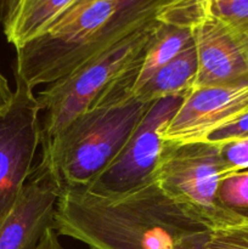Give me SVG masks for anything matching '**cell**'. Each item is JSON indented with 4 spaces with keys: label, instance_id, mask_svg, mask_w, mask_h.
Instances as JSON below:
<instances>
[{
    "label": "cell",
    "instance_id": "cell-1",
    "mask_svg": "<svg viewBox=\"0 0 248 249\" xmlns=\"http://www.w3.org/2000/svg\"><path fill=\"white\" fill-rule=\"evenodd\" d=\"M53 228L90 249H207L212 231L169 198L153 177L123 194L65 187Z\"/></svg>",
    "mask_w": 248,
    "mask_h": 249
},
{
    "label": "cell",
    "instance_id": "cell-2",
    "mask_svg": "<svg viewBox=\"0 0 248 249\" xmlns=\"http://www.w3.org/2000/svg\"><path fill=\"white\" fill-rule=\"evenodd\" d=\"M138 75L133 71L117 80L41 150L40 162L50 168L62 189L92 184L143 121L153 102L133 95Z\"/></svg>",
    "mask_w": 248,
    "mask_h": 249
},
{
    "label": "cell",
    "instance_id": "cell-3",
    "mask_svg": "<svg viewBox=\"0 0 248 249\" xmlns=\"http://www.w3.org/2000/svg\"><path fill=\"white\" fill-rule=\"evenodd\" d=\"M119 12V0H78L33 40L16 49L15 78L34 89L67 77L125 38L117 26Z\"/></svg>",
    "mask_w": 248,
    "mask_h": 249
},
{
    "label": "cell",
    "instance_id": "cell-4",
    "mask_svg": "<svg viewBox=\"0 0 248 249\" xmlns=\"http://www.w3.org/2000/svg\"><path fill=\"white\" fill-rule=\"evenodd\" d=\"M157 21L129 34L67 77L35 94L40 106L41 150L119 78L141 67Z\"/></svg>",
    "mask_w": 248,
    "mask_h": 249
},
{
    "label": "cell",
    "instance_id": "cell-5",
    "mask_svg": "<svg viewBox=\"0 0 248 249\" xmlns=\"http://www.w3.org/2000/svg\"><path fill=\"white\" fill-rule=\"evenodd\" d=\"M152 177L169 198L212 230L235 225L218 202L219 184L225 177L218 143L163 141Z\"/></svg>",
    "mask_w": 248,
    "mask_h": 249
},
{
    "label": "cell",
    "instance_id": "cell-6",
    "mask_svg": "<svg viewBox=\"0 0 248 249\" xmlns=\"http://www.w3.org/2000/svg\"><path fill=\"white\" fill-rule=\"evenodd\" d=\"M15 82L11 101L0 111V220L33 172L41 142L40 106L34 89L18 78Z\"/></svg>",
    "mask_w": 248,
    "mask_h": 249
},
{
    "label": "cell",
    "instance_id": "cell-7",
    "mask_svg": "<svg viewBox=\"0 0 248 249\" xmlns=\"http://www.w3.org/2000/svg\"><path fill=\"white\" fill-rule=\"evenodd\" d=\"M184 97H165L152 104L118 157L87 189L97 194H123L152 178L163 147L162 131Z\"/></svg>",
    "mask_w": 248,
    "mask_h": 249
},
{
    "label": "cell",
    "instance_id": "cell-8",
    "mask_svg": "<svg viewBox=\"0 0 248 249\" xmlns=\"http://www.w3.org/2000/svg\"><path fill=\"white\" fill-rule=\"evenodd\" d=\"M248 113V85L194 89L162 131L165 142H202Z\"/></svg>",
    "mask_w": 248,
    "mask_h": 249
},
{
    "label": "cell",
    "instance_id": "cell-9",
    "mask_svg": "<svg viewBox=\"0 0 248 249\" xmlns=\"http://www.w3.org/2000/svg\"><path fill=\"white\" fill-rule=\"evenodd\" d=\"M62 187L39 160L9 213L0 220V249H35L53 226Z\"/></svg>",
    "mask_w": 248,
    "mask_h": 249
},
{
    "label": "cell",
    "instance_id": "cell-10",
    "mask_svg": "<svg viewBox=\"0 0 248 249\" xmlns=\"http://www.w3.org/2000/svg\"><path fill=\"white\" fill-rule=\"evenodd\" d=\"M191 27L197 53L194 89L248 85V50L243 39L208 15H198Z\"/></svg>",
    "mask_w": 248,
    "mask_h": 249
},
{
    "label": "cell",
    "instance_id": "cell-11",
    "mask_svg": "<svg viewBox=\"0 0 248 249\" xmlns=\"http://www.w3.org/2000/svg\"><path fill=\"white\" fill-rule=\"evenodd\" d=\"M78 0H10L2 21L7 43L15 49L33 40Z\"/></svg>",
    "mask_w": 248,
    "mask_h": 249
},
{
    "label": "cell",
    "instance_id": "cell-12",
    "mask_svg": "<svg viewBox=\"0 0 248 249\" xmlns=\"http://www.w3.org/2000/svg\"><path fill=\"white\" fill-rule=\"evenodd\" d=\"M197 75V53L195 41L173 60L151 75L133 95L152 104L165 97H186L194 90Z\"/></svg>",
    "mask_w": 248,
    "mask_h": 249
},
{
    "label": "cell",
    "instance_id": "cell-13",
    "mask_svg": "<svg viewBox=\"0 0 248 249\" xmlns=\"http://www.w3.org/2000/svg\"><path fill=\"white\" fill-rule=\"evenodd\" d=\"M198 15H208L245 39L248 36V0H174L158 19L192 26Z\"/></svg>",
    "mask_w": 248,
    "mask_h": 249
},
{
    "label": "cell",
    "instance_id": "cell-14",
    "mask_svg": "<svg viewBox=\"0 0 248 249\" xmlns=\"http://www.w3.org/2000/svg\"><path fill=\"white\" fill-rule=\"evenodd\" d=\"M192 41V27L189 24L157 21L133 91L187 48Z\"/></svg>",
    "mask_w": 248,
    "mask_h": 249
},
{
    "label": "cell",
    "instance_id": "cell-15",
    "mask_svg": "<svg viewBox=\"0 0 248 249\" xmlns=\"http://www.w3.org/2000/svg\"><path fill=\"white\" fill-rule=\"evenodd\" d=\"M218 202L235 224H248V170L232 173L220 180Z\"/></svg>",
    "mask_w": 248,
    "mask_h": 249
},
{
    "label": "cell",
    "instance_id": "cell-16",
    "mask_svg": "<svg viewBox=\"0 0 248 249\" xmlns=\"http://www.w3.org/2000/svg\"><path fill=\"white\" fill-rule=\"evenodd\" d=\"M173 1L174 0H119V26L125 31H136L156 21L160 11Z\"/></svg>",
    "mask_w": 248,
    "mask_h": 249
},
{
    "label": "cell",
    "instance_id": "cell-17",
    "mask_svg": "<svg viewBox=\"0 0 248 249\" xmlns=\"http://www.w3.org/2000/svg\"><path fill=\"white\" fill-rule=\"evenodd\" d=\"M218 146L225 177L248 170V138L224 141Z\"/></svg>",
    "mask_w": 248,
    "mask_h": 249
},
{
    "label": "cell",
    "instance_id": "cell-18",
    "mask_svg": "<svg viewBox=\"0 0 248 249\" xmlns=\"http://www.w3.org/2000/svg\"><path fill=\"white\" fill-rule=\"evenodd\" d=\"M207 249H248V238L233 226L213 229L207 242Z\"/></svg>",
    "mask_w": 248,
    "mask_h": 249
},
{
    "label": "cell",
    "instance_id": "cell-19",
    "mask_svg": "<svg viewBox=\"0 0 248 249\" xmlns=\"http://www.w3.org/2000/svg\"><path fill=\"white\" fill-rule=\"evenodd\" d=\"M245 138H248V113L212 133L207 138L206 141L213 143H220L224 142V141Z\"/></svg>",
    "mask_w": 248,
    "mask_h": 249
},
{
    "label": "cell",
    "instance_id": "cell-20",
    "mask_svg": "<svg viewBox=\"0 0 248 249\" xmlns=\"http://www.w3.org/2000/svg\"><path fill=\"white\" fill-rule=\"evenodd\" d=\"M9 2L10 0H0V23H2V21H4ZM12 95H14V90L10 88L9 82L0 71V111L10 104Z\"/></svg>",
    "mask_w": 248,
    "mask_h": 249
},
{
    "label": "cell",
    "instance_id": "cell-21",
    "mask_svg": "<svg viewBox=\"0 0 248 249\" xmlns=\"http://www.w3.org/2000/svg\"><path fill=\"white\" fill-rule=\"evenodd\" d=\"M60 235L55 230L53 226L49 228L41 237L40 242L35 249H65L60 242Z\"/></svg>",
    "mask_w": 248,
    "mask_h": 249
},
{
    "label": "cell",
    "instance_id": "cell-22",
    "mask_svg": "<svg viewBox=\"0 0 248 249\" xmlns=\"http://www.w3.org/2000/svg\"><path fill=\"white\" fill-rule=\"evenodd\" d=\"M230 226H233V228H235L238 232L242 233L245 237L248 238V224L247 223H240V224H235V225H230Z\"/></svg>",
    "mask_w": 248,
    "mask_h": 249
},
{
    "label": "cell",
    "instance_id": "cell-23",
    "mask_svg": "<svg viewBox=\"0 0 248 249\" xmlns=\"http://www.w3.org/2000/svg\"><path fill=\"white\" fill-rule=\"evenodd\" d=\"M243 41H245L246 48H247V50H248V36H245V39H243Z\"/></svg>",
    "mask_w": 248,
    "mask_h": 249
}]
</instances>
